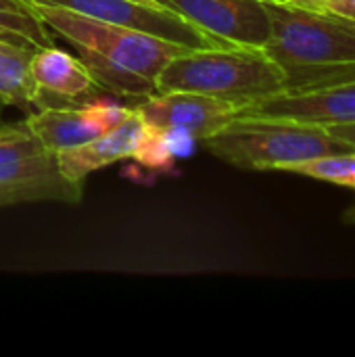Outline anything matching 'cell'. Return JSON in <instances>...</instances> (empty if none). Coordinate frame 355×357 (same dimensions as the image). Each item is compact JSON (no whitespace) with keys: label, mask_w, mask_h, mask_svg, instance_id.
<instances>
[{"label":"cell","mask_w":355,"mask_h":357,"mask_svg":"<svg viewBox=\"0 0 355 357\" xmlns=\"http://www.w3.org/2000/svg\"><path fill=\"white\" fill-rule=\"evenodd\" d=\"M27 2L52 33L75 48L77 59L88 67L100 88L123 98L140 100L155 94L163 67L172 59L192 50L190 46L134 27L98 21L63 6Z\"/></svg>","instance_id":"1"},{"label":"cell","mask_w":355,"mask_h":357,"mask_svg":"<svg viewBox=\"0 0 355 357\" xmlns=\"http://www.w3.org/2000/svg\"><path fill=\"white\" fill-rule=\"evenodd\" d=\"M270 19L264 52L285 75V92H312L355 79V21L262 0Z\"/></svg>","instance_id":"2"},{"label":"cell","mask_w":355,"mask_h":357,"mask_svg":"<svg viewBox=\"0 0 355 357\" xmlns=\"http://www.w3.org/2000/svg\"><path fill=\"white\" fill-rule=\"evenodd\" d=\"M186 90L239 105L241 109L287 90L276 63L253 46L192 48L172 59L157 77V92Z\"/></svg>","instance_id":"3"},{"label":"cell","mask_w":355,"mask_h":357,"mask_svg":"<svg viewBox=\"0 0 355 357\" xmlns=\"http://www.w3.org/2000/svg\"><path fill=\"white\" fill-rule=\"evenodd\" d=\"M203 144L220 161L255 172H282L287 165L316 157L355 153L352 144L335 138L326 126L241 115Z\"/></svg>","instance_id":"4"},{"label":"cell","mask_w":355,"mask_h":357,"mask_svg":"<svg viewBox=\"0 0 355 357\" xmlns=\"http://www.w3.org/2000/svg\"><path fill=\"white\" fill-rule=\"evenodd\" d=\"M40 4H52L63 6L73 13L117 23L126 27H134L159 38H165L169 42H178L190 48H224L230 44H224L216 40L213 36L205 33L203 29L188 23L178 13L169 10L167 6H144L134 0H31Z\"/></svg>","instance_id":"5"},{"label":"cell","mask_w":355,"mask_h":357,"mask_svg":"<svg viewBox=\"0 0 355 357\" xmlns=\"http://www.w3.org/2000/svg\"><path fill=\"white\" fill-rule=\"evenodd\" d=\"M0 186H44L59 190L67 203L84 197V182H69L59 174L54 153L25 121L0 123Z\"/></svg>","instance_id":"6"},{"label":"cell","mask_w":355,"mask_h":357,"mask_svg":"<svg viewBox=\"0 0 355 357\" xmlns=\"http://www.w3.org/2000/svg\"><path fill=\"white\" fill-rule=\"evenodd\" d=\"M230 46L264 48L270 19L262 0H157Z\"/></svg>","instance_id":"7"},{"label":"cell","mask_w":355,"mask_h":357,"mask_svg":"<svg viewBox=\"0 0 355 357\" xmlns=\"http://www.w3.org/2000/svg\"><path fill=\"white\" fill-rule=\"evenodd\" d=\"M134 109L144 123L188 132L199 142L226 128L241 111L239 105L186 90H165L140 98Z\"/></svg>","instance_id":"8"},{"label":"cell","mask_w":355,"mask_h":357,"mask_svg":"<svg viewBox=\"0 0 355 357\" xmlns=\"http://www.w3.org/2000/svg\"><path fill=\"white\" fill-rule=\"evenodd\" d=\"M130 113L132 107L94 100L82 107H40L27 115L25 123L50 153H59L113 132Z\"/></svg>","instance_id":"9"},{"label":"cell","mask_w":355,"mask_h":357,"mask_svg":"<svg viewBox=\"0 0 355 357\" xmlns=\"http://www.w3.org/2000/svg\"><path fill=\"white\" fill-rule=\"evenodd\" d=\"M239 115L293 119L316 126L355 123V79L312 92H280L243 107Z\"/></svg>","instance_id":"10"},{"label":"cell","mask_w":355,"mask_h":357,"mask_svg":"<svg viewBox=\"0 0 355 357\" xmlns=\"http://www.w3.org/2000/svg\"><path fill=\"white\" fill-rule=\"evenodd\" d=\"M29 71L38 92V107H42L46 98H54L50 107H61V102H80L103 90L77 56L56 48L54 44L33 50Z\"/></svg>","instance_id":"11"},{"label":"cell","mask_w":355,"mask_h":357,"mask_svg":"<svg viewBox=\"0 0 355 357\" xmlns=\"http://www.w3.org/2000/svg\"><path fill=\"white\" fill-rule=\"evenodd\" d=\"M142 128H144V119L132 107L130 117L113 132L92 138L84 144L54 153L59 174L69 182H84L92 172L107 167L111 163L130 159L132 151L138 144Z\"/></svg>","instance_id":"12"},{"label":"cell","mask_w":355,"mask_h":357,"mask_svg":"<svg viewBox=\"0 0 355 357\" xmlns=\"http://www.w3.org/2000/svg\"><path fill=\"white\" fill-rule=\"evenodd\" d=\"M33 48L0 40V102L23 111L38 107V92L31 79Z\"/></svg>","instance_id":"13"},{"label":"cell","mask_w":355,"mask_h":357,"mask_svg":"<svg viewBox=\"0 0 355 357\" xmlns=\"http://www.w3.org/2000/svg\"><path fill=\"white\" fill-rule=\"evenodd\" d=\"M0 40L27 48L52 46V31L27 0H0Z\"/></svg>","instance_id":"14"},{"label":"cell","mask_w":355,"mask_h":357,"mask_svg":"<svg viewBox=\"0 0 355 357\" xmlns=\"http://www.w3.org/2000/svg\"><path fill=\"white\" fill-rule=\"evenodd\" d=\"M282 172L308 176V178H314V180L339 184V186L354 188L355 190V153L316 157V159H310V161L287 165Z\"/></svg>","instance_id":"15"},{"label":"cell","mask_w":355,"mask_h":357,"mask_svg":"<svg viewBox=\"0 0 355 357\" xmlns=\"http://www.w3.org/2000/svg\"><path fill=\"white\" fill-rule=\"evenodd\" d=\"M130 159H134L142 167L159 172V174H169L174 169V163H176V157L167 144L165 132L161 128H155L149 123H144L142 134L138 138V144L132 151Z\"/></svg>","instance_id":"16"},{"label":"cell","mask_w":355,"mask_h":357,"mask_svg":"<svg viewBox=\"0 0 355 357\" xmlns=\"http://www.w3.org/2000/svg\"><path fill=\"white\" fill-rule=\"evenodd\" d=\"M31 201H63L67 199L52 188L44 186H0V207H10L19 203H31Z\"/></svg>","instance_id":"17"},{"label":"cell","mask_w":355,"mask_h":357,"mask_svg":"<svg viewBox=\"0 0 355 357\" xmlns=\"http://www.w3.org/2000/svg\"><path fill=\"white\" fill-rule=\"evenodd\" d=\"M291 2H295L303 8H310V10H318V13H326V15L355 21V0H291Z\"/></svg>","instance_id":"18"},{"label":"cell","mask_w":355,"mask_h":357,"mask_svg":"<svg viewBox=\"0 0 355 357\" xmlns=\"http://www.w3.org/2000/svg\"><path fill=\"white\" fill-rule=\"evenodd\" d=\"M328 128V132L335 136V138H339V140H343V142H347V144H352L355 149V123H341V126H326Z\"/></svg>","instance_id":"19"},{"label":"cell","mask_w":355,"mask_h":357,"mask_svg":"<svg viewBox=\"0 0 355 357\" xmlns=\"http://www.w3.org/2000/svg\"><path fill=\"white\" fill-rule=\"evenodd\" d=\"M343 220H345L347 224H354V226H355V205L352 207V209H347V211H345Z\"/></svg>","instance_id":"20"},{"label":"cell","mask_w":355,"mask_h":357,"mask_svg":"<svg viewBox=\"0 0 355 357\" xmlns=\"http://www.w3.org/2000/svg\"><path fill=\"white\" fill-rule=\"evenodd\" d=\"M134 2L144 4V6H163V4H161V2H157V0H134Z\"/></svg>","instance_id":"21"},{"label":"cell","mask_w":355,"mask_h":357,"mask_svg":"<svg viewBox=\"0 0 355 357\" xmlns=\"http://www.w3.org/2000/svg\"><path fill=\"white\" fill-rule=\"evenodd\" d=\"M0 105H2V102H0Z\"/></svg>","instance_id":"22"}]
</instances>
